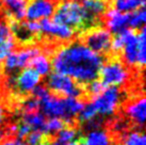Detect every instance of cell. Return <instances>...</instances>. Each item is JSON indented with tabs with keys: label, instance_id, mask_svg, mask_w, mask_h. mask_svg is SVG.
<instances>
[{
	"label": "cell",
	"instance_id": "277c9868",
	"mask_svg": "<svg viewBox=\"0 0 146 145\" xmlns=\"http://www.w3.org/2000/svg\"><path fill=\"white\" fill-rule=\"evenodd\" d=\"M123 94L118 88L108 86L102 93L92 96L89 104L93 108L96 116H112L121 106Z\"/></svg>",
	"mask_w": 146,
	"mask_h": 145
},
{
	"label": "cell",
	"instance_id": "f546056e",
	"mask_svg": "<svg viewBox=\"0 0 146 145\" xmlns=\"http://www.w3.org/2000/svg\"><path fill=\"white\" fill-rule=\"evenodd\" d=\"M68 145H88L85 142L84 137H78L77 139H75L73 142H70Z\"/></svg>",
	"mask_w": 146,
	"mask_h": 145
},
{
	"label": "cell",
	"instance_id": "4fadbf2b",
	"mask_svg": "<svg viewBox=\"0 0 146 145\" xmlns=\"http://www.w3.org/2000/svg\"><path fill=\"white\" fill-rule=\"evenodd\" d=\"M125 115L132 124L142 128L146 120V100L144 96H140L130 100L124 109Z\"/></svg>",
	"mask_w": 146,
	"mask_h": 145
},
{
	"label": "cell",
	"instance_id": "4316f807",
	"mask_svg": "<svg viewBox=\"0 0 146 145\" xmlns=\"http://www.w3.org/2000/svg\"><path fill=\"white\" fill-rule=\"evenodd\" d=\"M21 113L23 112H33V111H38L40 105L38 101L33 96L28 97L27 99H25L21 104Z\"/></svg>",
	"mask_w": 146,
	"mask_h": 145
},
{
	"label": "cell",
	"instance_id": "44dd1931",
	"mask_svg": "<svg viewBox=\"0 0 146 145\" xmlns=\"http://www.w3.org/2000/svg\"><path fill=\"white\" fill-rule=\"evenodd\" d=\"M146 20V13L144 7L139 8L130 12L129 15V29L133 30H140L144 27Z\"/></svg>",
	"mask_w": 146,
	"mask_h": 145
},
{
	"label": "cell",
	"instance_id": "52a82bcc",
	"mask_svg": "<svg viewBox=\"0 0 146 145\" xmlns=\"http://www.w3.org/2000/svg\"><path fill=\"white\" fill-rule=\"evenodd\" d=\"M42 77L31 67L23 69L16 75L11 77V88L17 95L28 96L33 90L40 85Z\"/></svg>",
	"mask_w": 146,
	"mask_h": 145
},
{
	"label": "cell",
	"instance_id": "d6986e66",
	"mask_svg": "<svg viewBox=\"0 0 146 145\" xmlns=\"http://www.w3.org/2000/svg\"><path fill=\"white\" fill-rule=\"evenodd\" d=\"M30 65L32 66L31 69H33L35 72L40 75L41 77H46L48 76L50 72H51V60L48 58L47 55H44V53H38L36 56L33 58L31 62H30Z\"/></svg>",
	"mask_w": 146,
	"mask_h": 145
},
{
	"label": "cell",
	"instance_id": "9c48e42d",
	"mask_svg": "<svg viewBox=\"0 0 146 145\" xmlns=\"http://www.w3.org/2000/svg\"><path fill=\"white\" fill-rule=\"evenodd\" d=\"M41 35H47L59 42H70L76 33L65 25L53 19H42L38 21Z\"/></svg>",
	"mask_w": 146,
	"mask_h": 145
},
{
	"label": "cell",
	"instance_id": "603a6c76",
	"mask_svg": "<svg viewBox=\"0 0 146 145\" xmlns=\"http://www.w3.org/2000/svg\"><path fill=\"white\" fill-rule=\"evenodd\" d=\"M65 125H67L63 120L59 117H49L46 120L44 126V133L47 136H54L61 130Z\"/></svg>",
	"mask_w": 146,
	"mask_h": 145
},
{
	"label": "cell",
	"instance_id": "3957f363",
	"mask_svg": "<svg viewBox=\"0 0 146 145\" xmlns=\"http://www.w3.org/2000/svg\"><path fill=\"white\" fill-rule=\"evenodd\" d=\"M98 78L106 86L118 88L128 82L130 72L122 59L113 56L102 63Z\"/></svg>",
	"mask_w": 146,
	"mask_h": 145
},
{
	"label": "cell",
	"instance_id": "ac0fdd59",
	"mask_svg": "<svg viewBox=\"0 0 146 145\" xmlns=\"http://www.w3.org/2000/svg\"><path fill=\"white\" fill-rule=\"evenodd\" d=\"M88 145H112V138L109 132L102 128L90 130L84 138Z\"/></svg>",
	"mask_w": 146,
	"mask_h": 145
},
{
	"label": "cell",
	"instance_id": "ba28073f",
	"mask_svg": "<svg viewBox=\"0 0 146 145\" xmlns=\"http://www.w3.org/2000/svg\"><path fill=\"white\" fill-rule=\"evenodd\" d=\"M38 53L40 49L34 46H26L17 51H12L3 60V71L11 76L17 71L28 67L31 60Z\"/></svg>",
	"mask_w": 146,
	"mask_h": 145
},
{
	"label": "cell",
	"instance_id": "5b68a950",
	"mask_svg": "<svg viewBox=\"0 0 146 145\" xmlns=\"http://www.w3.org/2000/svg\"><path fill=\"white\" fill-rule=\"evenodd\" d=\"M46 88L53 95L61 98L65 97H81L84 90L75 81L60 72H50L46 79Z\"/></svg>",
	"mask_w": 146,
	"mask_h": 145
},
{
	"label": "cell",
	"instance_id": "4dcf8cb0",
	"mask_svg": "<svg viewBox=\"0 0 146 145\" xmlns=\"http://www.w3.org/2000/svg\"><path fill=\"white\" fill-rule=\"evenodd\" d=\"M40 145H60V144H59L57 141H54V140H52V139H50L49 136H47V137L45 138L44 141L42 142Z\"/></svg>",
	"mask_w": 146,
	"mask_h": 145
},
{
	"label": "cell",
	"instance_id": "2e32d148",
	"mask_svg": "<svg viewBox=\"0 0 146 145\" xmlns=\"http://www.w3.org/2000/svg\"><path fill=\"white\" fill-rule=\"evenodd\" d=\"M15 39L9 26L5 23H0V62L3 61L12 53L15 47Z\"/></svg>",
	"mask_w": 146,
	"mask_h": 145
},
{
	"label": "cell",
	"instance_id": "7402d4cb",
	"mask_svg": "<svg viewBox=\"0 0 146 145\" xmlns=\"http://www.w3.org/2000/svg\"><path fill=\"white\" fill-rule=\"evenodd\" d=\"M145 0H114V9L121 12H132L144 7Z\"/></svg>",
	"mask_w": 146,
	"mask_h": 145
},
{
	"label": "cell",
	"instance_id": "8fae6325",
	"mask_svg": "<svg viewBox=\"0 0 146 145\" xmlns=\"http://www.w3.org/2000/svg\"><path fill=\"white\" fill-rule=\"evenodd\" d=\"M121 53L123 58L122 61L127 66H131L132 69H142L140 65V59H139L138 32H135V30L128 29L125 44Z\"/></svg>",
	"mask_w": 146,
	"mask_h": 145
},
{
	"label": "cell",
	"instance_id": "f1b7e54d",
	"mask_svg": "<svg viewBox=\"0 0 146 145\" xmlns=\"http://www.w3.org/2000/svg\"><path fill=\"white\" fill-rule=\"evenodd\" d=\"M5 118H7V112H5V109H4V107L1 105V102H0V127L4 124Z\"/></svg>",
	"mask_w": 146,
	"mask_h": 145
},
{
	"label": "cell",
	"instance_id": "30bf717a",
	"mask_svg": "<svg viewBox=\"0 0 146 145\" xmlns=\"http://www.w3.org/2000/svg\"><path fill=\"white\" fill-rule=\"evenodd\" d=\"M56 10V0H29L25 17L28 21H40L52 16Z\"/></svg>",
	"mask_w": 146,
	"mask_h": 145
},
{
	"label": "cell",
	"instance_id": "d4e9b609",
	"mask_svg": "<svg viewBox=\"0 0 146 145\" xmlns=\"http://www.w3.org/2000/svg\"><path fill=\"white\" fill-rule=\"evenodd\" d=\"M47 134H45L42 131H31L27 137L25 138V143L27 145H40L45 140Z\"/></svg>",
	"mask_w": 146,
	"mask_h": 145
},
{
	"label": "cell",
	"instance_id": "8992f818",
	"mask_svg": "<svg viewBox=\"0 0 146 145\" xmlns=\"http://www.w3.org/2000/svg\"><path fill=\"white\" fill-rule=\"evenodd\" d=\"M81 43L100 56L111 53L112 34L102 26L90 29L81 34Z\"/></svg>",
	"mask_w": 146,
	"mask_h": 145
},
{
	"label": "cell",
	"instance_id": "7a4b0ae2",
	"mask_svg": "<svg viewBox=\"0 0 146 145\" xmlns=\"http://www.w3.org/2000/svg\"><path fill=\"white\" fill-rule=\"evenodd\" d=\"M53 20L67 26L75 33L86 32L90 29L102 26L86 13L79 0H62L56 5Z\"/></svg>",
	"mask_w": 146,
	"mask_h": 145
},
{
	"label": "cell",
	"instance_id": "1f68e13d",
	"mask_svg": "<svg viewBox=\"0 0 146 145\" xmlns=\"http://www.w3.org/2000/svg\"><path fill=\"white\" fill-rule=\"evenodd\" d=\"M7 137V131L4 130V129H2L1 127H0V142H2L4 140V138Z\"/></svg>",
	"mask_w": 146,
	"mask_h": 145
},
{
	"label": "cell",
	"instance_id": "7c38bea8",
	"mask_svg": "<svg viewBox=\"0 0 146 145\" xmlns=\"http://www.w3.org/2000/svg\"><path fill=\"white\" fill-rule=\"evenodd\" d=\"M130 12H121L116 9H108L104 15L106 26L111 34H117L126 29H129Z\"/></svg>",
	"mask_w": 146,
	"mask_h": 145
},
{
	"label": "cell",
	"instance_id": "83f0119b",
	"mask_svg": "<svg viewBox=\"0 0 146 145\" xmlns=\"http://www.w3.org/2000/svg\"><path fill=\"white\" fill-rule=\"evenodd\" d=\"M0 145H27L23 140H19L17 138H11L5 139L2 142H0Z\"/></svg>",
	"mask_w": 146,
	"mask_h": 145
},
{
	"label": "cell",
	"instance_id": "cb8c5ba5",
	"mask_svg": "<svg viewBox=\"0 0 146 145\" xmlns=\"http://www.w3.org/2000/svg\"><path fill=\"white\" fill-rule=\"evenodd\" d=\"M124 145H146L145 134L141 130H132L123 138Z\"/></svg>",
	"mask_w": 146,
	"mask_h": 145
},
{
	"label": "cell",
	"instance_id": "e0dca14e",
	"mask_svg": "<svg viewBox=\"0 0 146 145\" xmlns=\"http://www.w3.org/2000/svg\"><path fill=\"white\" fill-rule=\"evenodd\" d=\"M21 121L24 122L26 125H28L32 131H42L44 132L45 126V115L43 113H40L38 111H33V112H23L21 116Z\"/></svg>",
	"mask_w": 146,
	"mask_h": 145
},
{
	"label": "cell",
	"instance_id": "484cf974",
	"mask_svg": "<svg viewBox=\"0 0 146 145\" xmlns=\"http://www.w3.org/2000/svg\"><path fill=\"white\" fill-rule=\"evenodd\" d=\"M106 88H108V86H106L105 84H102V82L99 79H96V80L92 81L91 83L85 86L84 89L85 91L84 92H88L92 96H95V95H97L99 93H102Z\"/></svg>",
	"mask_w": 146,
	"mask_h": 145
},
{
	"label": "cell",
	"instance_id": "9a60e30c",
	"mask_svg": "<svg viewBox=\"0 0 146 145\" xmlns=\"http://www.w3.org/2000/svg\"><path fill=\"white\" fill-rule=\"evenodd\" d=\"M86 13L102 24V18L109 9V0H79Z\"/></svg>",
	"mask_w": 146,
	"mask_h": 145
},
{
	"label": "cell",
	"instance_id": "5bb4252c",
	"mask_svg": "<svg viewBox=\"0 0 146 145\" xmlns=\"http://www.w3.org/2000/svg\"><path fill=\"white\" fill-rule=\"evenodd\" d=\"M0 4L9 21H21L24 19L27 0H0Z\"/></svg>",
	"mask_w": 146,
	"mask_h": 145
},
{
	"label": "cell",
	"instance_id": "ffe728a7",
	"mask_svg": "<svg viewBox=\"0 0 146 145\" xmlns=\"http://www.w3.org/2000/svg\"><path fill=\"white\" fill-rule=\"evenodd\" d=\"M56 136H57L56 141L60 145H68L70 142H73L75 139L78 138V130L73 125H65Z\"/></svg>",
	"mask_w": 146,
	"mask_h": 145
},
{
	"label": "cell",
	"instance_id": "6da1fadb",
	"mask_svg": "<svg viewBox=\"0 0 146 145\" xmlns=\"http://www.w3.org/2000/svg\"><path fill=\"white\" fill-rule=\"evenodd\" d=\"M104 57L81 42H69L54 51L51 66L56 72L72 78L81 88L98 79Z\"/></svg>",
	"mask_w": 146,
	"mask_h": 145
}]
</instances>
